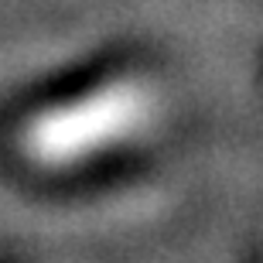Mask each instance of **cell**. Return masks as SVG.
Listing matches in <instances>:
<instances>
[{"label":"cell","mask_w":263,"mask_h":263,"mask_svg":"<svg viewBox=\"0 0 263 263\" xmlns=\"http://www.w3.org/2000/svg\"><path fill=\"white\" fill-rule=\"evenodd\" d=\"M154 109L157 96L144 79H109L86 96L34 113L24 127V154L48 167L79 164L137 137Z\"/></svg>","instance_id":"obj_1"}]
</instances>
